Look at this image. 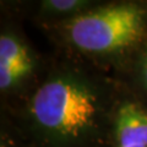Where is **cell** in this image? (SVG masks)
I'll use <instances>...</instances> for the list:
<instances>
[{
    "label": "cell",
    "mask_w": 147,
    "mask_h": 147,
    "mask_svg": "<svg viewBox=\"0 0 147 147\" xmlns=\"http://www.w3.org/2000/svg\"><path fill=\"white\" fill-rule=\"evenodd\" d=\"M49 55L40 53L18 24L1 11L0 21V109L21 103L44 79Z\"/></svg>",
    "instance_id": "3"
},
{
    "label": "cell",
    "mask_w": 147,
    "mask_h": 147,
    "mask_svg": "<svg viewBox=\"0 0 147 147\" xmlns=\"http://www.w3.org/2000/svg\"><path fill=\"white\" fill-rule=\"evenodd\" d=\"M0 147H30L10 120L0 114Z\"/></svg>",
    "instance_id": "6"
},
{
    "label": "cell",
    "mask_w": 147,
    "mask_h": 147,
    "mask_svg": "<svg viewBox=\"0 0 147 147\" xmlns=\"http://www.w3.org/2000/svg\"><path fill=\"white\" fill-rule=\"evenodd\" d=\"M113 76L129 93L147 103V38L126 65Z\"/></svg>",
    "instance_id": "5"
},
{
    "label": "cell",
    "mask_w": 147,
    "mask_h": 147,
    "mask_svg": "<svg viewBox=\"0 0 147 147\" xmlns=\"http://www.w3.org/2000/svg\"><path fill=\"white\" fill-rule=\"evenodd\" d=\"M100 0H38L5 1L1 11L16 18L26 17L39 30L55 26L82 15L98 5Z\"/></svg>",
    "instance_id": "4"
},
{
    "label": "cell",
    "mask_w": 147,
    "mask_h": 147,
    "mask_svg": "<svg viewBox=\"0 0 147 147\" xmlns=\"http://www.w3.org/2000/svg\"><path fill=\"white\" fill-rule=\"evenodd\" d=\"M124 87L112 74L54 50L44 79L21 103L0 109L30 147H113Z\"/></svg>",
    "instance_id": "1"
},
{
    "label": "cell",
    "mask_w": 147,
    "mask_h": 147,
    "mask_svg": "<svg viewBox=\"0 0 147 147\" xmlns=\"http://www.w3.org/2000/svg\"><path fill=\"white\" fill-rule=\"evenodd\" d=\"M40 31L55 50L115 75L147 38V0H100L82 15Z\"/></svg>",
    "instance_id": "2"
}]
</instances>
